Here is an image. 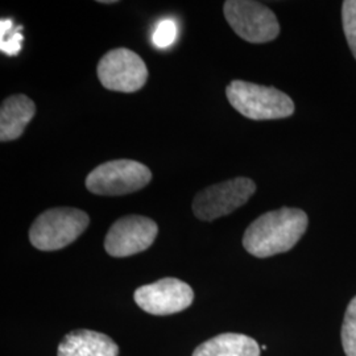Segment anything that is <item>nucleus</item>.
I'll return each instance as SVG.
<instances>
[{"label":"nucleus","instance_id":"f257e3e1","mask_svg":"<svg viewBox=\"0 0 356 356\" xmlns=\"http://www.w3.org/2000/svg\"><path fill=\"white\" fill-rule=\"evenodd\" d=\"M309 219L305 211L282 207L259 216L243 236V247L254 257L266 259L291 251L305 234Z\"/></svg>","mask_w":356,"mask_h":356},{"label":"nucleus","instance_id":"f03ea898","mask_svg":"<svg viewBox=\"0 0 356 356\" xmlns=\"http://www.w3.org/2000/svg\"><path fill=\"white\" fill-rule=\"evenodd\" d=\"M229 104L252 120L284 119L294 113L292 99L280 90L235 79L226 89Z\"/></svg>","mask_w":356,"mask_h":356},{"label":"nucleus","instance_id":"7ed1b4c3","mask_svg":"<svg viewBox=\"0 0 356 356\" xmlns=\"http://www.w3.org/2000/svg\"><path fill=\"white\" fill-rule=\"evenodd\" d=\"M89 223V216L79 209H49L31 226L29 241L40 251H58L76 242Z\"/></svg>","mask_w":356,"mask_h":356},{"label":"nucleus","instance_id":"20e7f679","mask_svg":"<svg viewBox=\"0 0 356 356\" xmlns=\"http://www.w3.org/2000/svg\"><path fill=\"white\" fill-rule=\"evenodd\" d=\"M152 179L148 166L134 160H114L97 166L86 178V188L92 194L116 197L145 188Z\"/></svg>","mask_w":356,"mask_h":356},{"label":"nucleus","instance_id":"39448f33","mask_svg":"<svg viewBox=\"0 0 356 356\" xmlns=\"http://www.w3.org/2000/svg\"><path fill=\"white\" fill-rule=\"evenodd\" d=\"M223 11L234 32L248 42H269L280 33L276 15L259 1L229 0L225 3Z\"/></svg>","mask_w":356,"mask_h":356},{"label":"nucleus","instance_id":"423d86ee","mask_svg":"<svg viewBox=\"0 0 356 356\" xmlns=\"http://www.w3.org/2000/svg\"><path fill=\"white\" fill-rule=\"evenodd\" d=\"M256 191L251 178L236 177L200 191L193 201V213L201 220L211 222L229 216L247 204Z\"/></svg>","mask_w":356,"mask_h":356},{"label":"nucleus","instance_id":"0eeeda50","mask_svg":"<svg viewBox=\"0 0 356 356\" xmlns=\"http://www.w3.org/2000/svg\"><path fill=\"white\" fill-rule=\"evenodd\" d=\"M98 78L106 89L119 92H135L148 79V69L139 54L127 48L106 53L98 64Z\"/></svg>","mask_w":356,"mask_h":356},{"label":"nucleus","instance_id":"6e6552de","mask_svg":"<svg viewBox=\"0 0 356 356\" xmlns=\"http://www.w3.org/2000/svg\"><path fill=\"white\" fill-rule=\"evenodd\" d=\"M157 232L156 222L147 216H123L115 222L106 235V252L113 257L140 254L152 245Z\"/></svg>","mask_w":356,"mask_h":356},{"label":"nucleus","instance_id":"1a4fd4ad","mask_svg":"<svg viewBox=\"0 0 356 356\" xmlns=\"http://www.w3.org/2000/svg\"><path fill=\"white\" fill-rule=\"evenodd\" d=\"M134 298L145 313L172 316L193 304L194 292L189 284L175 277H166L138 288Z\"/></svg>","mask_w":356,"mask_h":356},{"label":"nucleus","instance_id":"9d476101","mask_svg":"<svg viewBox=\"0 0 356 356\" xmlns=\"http://www.w3.org/2000/svg\"><path fill=\"white\" fill-rule=\"evenodd\" d=\"M119 347L106 334L92 330L72 331L58 344L57 356H118Z\"/></svg>","mask_w":356,"mask_h":356},{"label":"nucleus","instance_id":"9b49d317","mask_svg":"<svg viewBox=\"0 0 356 356\" xmlns=\"http://www.w3.org/2000/svg\"><path fill=\"white\" fill-rule=\"evenodd\" d=\"M35 114V103L24 94L7 98L0 108V140L6 143L19 139Z\"/></svg>","mask_w":356,"mask_h":356},{"label":"nucleus","instance_id":"f8f14e48","mask_svg":"<svg viewBox=\"0 0 356 356\" xmlns=\"http://www.w3.org/2000/svg\"><path fill=\"white\" fill-rule=\"evenodd\" d=\"M193 356H260V346L244 334L225 332L200 344Z\"/></svg>","mask_w":356,"mask_h":356},{"label":"nucleus","instance_id":"ddd939ff","mask_svg":"<svg viewBox=\"0 0 356 356\" xmlns=\"http://www.w3.org/2000/svg\"><path fill=\"white\" fill-rule=\"evenodd\" d=\"M23 26H13L11 19H1L0 22V49L7 56H17L22 51Z\"/></svg>","mask_w":356,"mask_h":356},{"label":"nucleus","instance_id":"4468645a","mask_svg":"<svg viewBox=\"0 0 356 356\" xmlns=\"http://www.w3.org/2000/svg\"><path fill=\"white\" fill-rule=\"evenodd\" d=\"M341 337L346 356H356V296L346 309Z\"/></svg>","mask_w":356,"mask_h":356},{"label":"nucleus","instance_id":"2eb2a0df","mask_svg":"<svg viewBox=\"0 0 356 356\" xmlns=\"http://www.w3.org/2000/svg\"><path fill=\"white\" fill-rule=\"evenodd\" d=\"M342 22L348 47L356 58V0H346L342 6Z\"/></svg>","mask_w":356,"mask_h":356},{"label":"nucleus","instance_id":"dca6fc26","mask_svg":"<svg viewBox=\"0 0 356 356\" xmlns=\"http://www.w3.org/2000/svg\"><path fill=\"white\" fill-rule=\"evenodd\" d=\"M177 38V26L176 22L172 19L161 20L152 35L153 45L157 49H166L175 44Z\"/></svg>","mask_w":356,"mask_h":356}]
</instances>
